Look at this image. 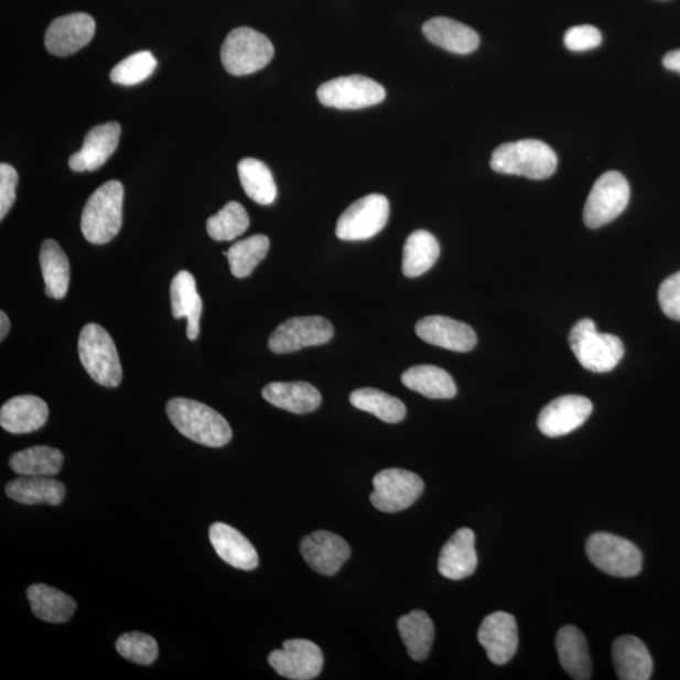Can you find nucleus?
<instances>
[{
    "instance_id": "f257e3e1",
    "label": "nucleus",
    "mask_w": 680,
    "mask_h": 680,
    "mask_svg": "<svg viewBox=\"0 0 680 680\" xmlns=\"http://www.w3.org/2000/svg\"><path fill=\"white\" fill-rule=\"evenodd\" d=\"M166 414L174 428L194 443L223 447L233 439L227 420L205 403L179 397L166 403Z\"/></svg>"
},
{
    "instance_id": "f03ea898",
    "label": "nucleus",
    "mask_w": 680,
    "mask_h": 680,
    "mask_svg": "<svg viewBox=\"0 0 680 680\" xmlns=\"http://www.w3.org/2000/svg\"><path fill=\"white\" fill-rule=\"evenodd\" d=\"M490 166L497 173L542 181L555 172L558 156L543 141L525 139L501 144L494 150Z\"/></svg>"
},
{
    "instance_id": "7ed1b4c3",
    "label": "nucleus",
    "mask_w": 680,
    "mask_h": 680,
    "mask_svg": "<svg viewBox=\"0 0 680 680\" xmlns=\"http://www.w3.org/2000/svg\"><path fill=\"white\" fill-rule=\"evenodd\" d=\"M123 187L119 181H109L97 188L86 202L82 231L94 245H105L120 233L122 225Z\"/></svg>"
},
{
    "instance_id": "20e7f679",
    "label": "nucleus",
    "mask_w": 680,
    "mask_h": 680,
    "mask_svg": "<svg viewBox=\"0 0 680 680\" xmlns=\"http://www.w3.org/2000/svg\"><path fill=\"white\" fill-rule=\"evenodd\" d=\"M570 347L582 367L591 373H611L625 355L624 344L614 334L598 333L591 320H581L570 333Z\"/></svg>"
},
{
    "instance_id": "39448f33",
    "label": "nucleus",
    "mask_w": 680,
    "mask_h": 680,
    "mask_svg": "<svg viewBox=\"0 0 680 680\" xmlns=\"http://www.w3.org/2000/svg\"><path fill=\"white\" fill-rule=\"evenodd\" d=\"M78 356L96 384L108 388L121 384L122 368L117 346L99 324H87L79 333Z\"/></svg>"
},
{
    "instance_id": "423d86ee",
    "label": "nucleus",
    "mask_w": 680,
    "mask_h": 680,
    "mask_svg": "<svg viewBox=\"0 0 680 680\" xmlns=\"http://www.w3.org/2000/svg\"><path fill=\"white\" fill-rule=\"evenodd\" d=\"M271 41L267 35L240 26L229 33L220 48V61L228 74L246 76L267 67L273 57Z\"/></svg>"
},
{
    "instance_id": "0eeeda50",
    "label": "nucleus",
    "mask_w": 680,
    "mask_h": 680,
    "mask_svg": "<svg viewBox=\"0 0 680 680\" xmlns=\"http://www.w3.org/2000/svg\"><path fill=\"white\" fill-rule=\"evenodd\" d=\"M586 552L598 570L615 578L638 576L643 569V554L637 546L611 533H595L586 542Z\"/></svg>"
},
{
    "instance_id": "6e6552de",
    "label": "nucleus",
    "mask_w": 680,
    "mask_h": 680,
    "mask_svg": "<svg viewBox=\"0 0 680 680\" xmlns=\"http://www.w3.org/2000/svg\"><path fill=\"white\" fill-rule=\"evenodd\" d=\"M390 218V202L368 194L353 203L338 219L335 235L343 241H365L382 231Z\"/></svg>"
},
{
    "instance_id": "1a4fd4ad",
    "label": "nucleus",
    "mask_w": 680,
    "mask_h": 680,
    "mask_svg": "<svg viewBox=\"0 0 680 680\" xmlns=\"http://www.w3.org/2000/svg\"><path fill=\"white\" fill-rule=\"evenodd\" d=\"M630 201V185L619 172L600 176L589 194L584 209L587 227L598 228L619 217Z\"/></svg>"
},
{
    "instance_id": "9d476101",
    "label": "nucleus",
    "mask_w": 680,
    "mask_h": 680,
    "mask_svg": "<svg viewBox=\"0 0 680 680\" xmlns=\"http://www.w3.org/2000/svg\"><path fill=\"white\" fill-rule=\"evenodd\" d=\"M317 100L328 108L358 110L382 102L386 90L382 85L361 75L332 79L317 88Z\"/></svg>"
},
{
    "instance_id": "9b49d317",
    "label": "nucleus",
    "mask_w": 680,
    "mask_h": 680,
    "mask_svg": "<svg viewBox=\"0 0 680 680\" xmlns=\"http://www.w3.org/2000/svg\"><path fill=\"white\" fill-rule=\"evenodd\" d=\"M370 501L384 514L408 509L422 496L425 484L418 474L403 469H386L376 474Z\"/></svg>"
},
{
    "instance_id": "f8f14e48",
    "label": "nucleus",
    "mask_w": 680,
    "mask_h": 680,
    "mask_svg": "<svg viewBox=\"0 0 680 680\" xmlns=\"http://www.w3.org/2000/svg\"><path fill=\"white\" fill-rule=\"evenodd\" d=\"M333 335V324L323 316L290 317L271 334L269 348L277 355H288L330 343Z\"/></svg>"
},
{
    "instance_id": "ddd939ff",
    "label": "nucleus",
    "mask_w": 680,
    "mask_h": 680,
    "mask_svg": "<svg viewBox=\"0 0 680 680\" xmlns=\"http://www.w3.org/2000/svg\"><path fill=\"white\" fill-rule=\"evenodd\" d=\"M269 663L281 677L311 680L321 674L324 657L322 649L313 641L291 639L282 644V649L271 652Z\"/></svg>"
},
{
    "instance_id": "4468645a",
    "label": "nucleus",
    "mask_w": 680,
    "mask_h": 680,
    "mask_svg": "<svg viewBox=\"0 0 680 680\" xmlns=\"http://www.w3.org/2000/svg\"><path fill=\"white\" fill-rule=\"evenodd\" d=\"M593 409V403L584 396L559 397L541 411L538 429L549 438L568 435L584 425Z\"/></svg>"
},
{
    "instance_id": "2eb2a0df",
    "label": "nucleus",
    "mask_w": 680,
    "mask_h": 680,
    "mask_svg": "<svg viewBox=\"0 0 680 680\" xmlns=\"http://www.w3.org/2000/svg\"><path fill=\"white\" fill-rule=\"evenodd\" d=\"M96 23L90 14H67L50 24L44 44L52 55L67 57L86 47L94 39Z\"/></svg>"
},
{
    "instance_id": "dca6fc26",
    "label": "nucleus",
    "mask_w": 680,
    "mask_h": 680,
    "mask_svg": "<svg viewBox=\"0 0 680 680\" xmlns=\"http://www.w3.org/2000/svg\"><path fill=\"white\" fill-rule=\"evenodd\" d=\"M309 568L324 576H334L350 559V547L338 535L317 531L303 538L300 544Z\"/></svg>"
},
{
    "instance_id": "f3484780",
    "label": "nucleus",
    "mask_w": 680,
    "mask_h": 680,
    "mask_svg": "<svg viewBox=\"0 0 680 680\" xmlns=\"http://www.w3.org/2000/svg\"><path fill=\"white\" fill-rule=\"evenodd\" d=\"M478 640L492 663L507 665L516 656L519 643L515 616L503 612L488 615L481 625Z\"/></svg>"
},
{
    "instance_id": "a211bd4d",
    "label": "nucleus",
    "mask_w": 680,
    "mask_h": 680,
    "mask_svg": "<svg viewBox=\"0 0 680 680\" xmlns=\"http://www.w3.org/2000/svg\"><path fill=\"white\" fill-rule=\"evenodd\" d=\"M417 334L432 346L458 353L471 352L478 343L471 325L443 315L423 317L417 324Z\"/></svg>"
},
{
    "instance_id": "6ab92c4d",
    "label": "nucleus",
    "mask_w": 680,
    "mask_h": 680,
    "mask_svg": "<svg viewBox=\"0 0 680 680\" xmlns=\"http://www.w3.org/2000/svg\"><path fill=\"white\" fill-rule=\"evenodd\" d=\"M121 128L119 122L102 123L87 132L84 147L69 158L68 165L74 172L99 170L118 149Z\"/></svg>"
},
{
    "instance_id": "aec40b11",
    "label": "nucleus",
    "mask_w": 680,
    "mask_h": 680,
    "mask_svg": "<svg viewBox=\"0 0 680 680\" xmlns=\"http://www.w3.org/2000/svg\"><path fill=\"white\" fill-rule=\"evenodd\" d=\"M478 566L475 551V535L471 528H462L446 542L439 555L440 575L461 581L473 575Z\"/></svg>"
},
{
    "instance_id": "412c9836",
    "label": "nucleus",
    "mask_w": 680,
    "mask_h": 680,
    "mask_svg": "<svg viewBox=\"0 0 680 680\" xmlns=\"http://www.w3.org/2000/svg\"><path fill=\"white\" fill-rule=\"evenodd\" d=\"M48 406L40 397L17 396L2 406L0 425L11 434H31L46 425Z\"/></svg>"
},
{
    "instance_id": "4be33fe9",
    "label": "nucleus",
    "mask_w": 680,
    "mask_h": 680,
    "mask_svg": "<svg viewBox=\"0 0 680 680\" xmlns=\"http://www.w3.org/2000/svg\"><path fill=\"white\" fill-rule=\"evenodd\" d=\"M209 541L219 559L229 566L242 571H252L259 566L258 551L236 528L219 522L212 525Z\"/></svg>"
},
{
    "instance_id": "5701e85b",
    "label": "nucleus",
    "mask_w": 680,
    "mask_h": 680,
    "mask_svg": "<svg viewBox=\"0 0 680 680\" xmlns=\"http://www.w3.org/2000/svg\"><path fill=\"white\" fill-rule=\"evenodd\" d=\"M422 32L436 46L457 55L474 52L481 43L479 34L471 26L446 17L432 18L423 24Z\"/></svg>"
},
{
    "instance_id": "b1692460",
    "label": "nucleus",
    "mask_w": 680,
    "mask_h": 680,
    "mask_svg": "<svg viewBox=\"0 0 680 680\" xmlns=\"http://www.w3.org/2000/svg\"><path fill=\"white\" fill-rule=\"evenodd\" d=\"M172 314L175 320H187V337L196 341L199 335V321L203 311L196 279L188 271L176 273L171 284Z\"/></svg>"
},
{
    "instance_id": "393cba45",
    "label": "nucleus",
    "mask_w": 680,
    "mask_h": 680,
    "mask_svg": "<svg viewBox=\"0 0 680 680\" xmlns=\"http://www.w3.org/2000/svg\"><path fill=\"white\" fill-rule=\"evenodd\" d=\"M263 399L276 408L296 414L315 411L322 403V395L307 382H272L262 390Z\"/></svg>"
},
{
    "instance_id": "a878e982",
    "label": "nucleus",
    "mask_w": 680,
    "mask_h": 680,
    "mask_svg": "<svg viewBox=\"0 0 680 680\" xmlns=\"http://www.w3.org/2000/svg\"><path fill=\"white\" fill-rule=\"evenodd\" d=\"M6 493L9 498L26 506H60L66 497V487L51 476H21L7 484Z\"/></svg>"
},
{
    "instance_id": "bb28decb",
    "label": "nucleus",
    "mask_w": 680,
    "mask_h": 680,
    "mask_svg": "<svg viewBox=\"0 0 680 680\" xmlns=\"http://www.w3.org/2000/svg\"><path fill=\"white\" fill-rule=\"evenodd\" d=\"M613 661L622 680H648L652 674V659L646 644L632 635L615 640Z\"/></svg>"
},
{
    "instance_id": "cd10ccee",
    "label": "nucleus",
    "mask_w": 680,
    "mask_h": 680,
    "mask_svg": "<svg viewBox=\"0 0 680 680\" xmlns=\"http://www.w3.org/2000/svg\"><path fill=\"white\" fill-rule=\"evenodd\" d=\"M561 666L575 680H589L593 676L587 640L576 626H563L555 638Z\"/></svg>"
},
{
    "instance_id": "c85d7f7f",
    "label": "nucleus",
    "mask_w": 680,
    "mask_h": 680,
    "mask_svg": "<svg viewBox=\"0 0 680 680\" xmlns=\"http://www.w3.org/2000/svg\"><path fill=\"white\" fill-rule=\"evenodd\" d=\"M402 384L413 392L432 400H449L457 393L452 376L445 369L431 365L414 366L404 370Z\"/></svg>"
},
{
    "instance_id": "c756f323",
    "label": "nucleus",
    "mask_w": 680,
    "mask_h": 680,
    "mask_svg": "<svg viewBox=\"0 0 680 680\" xmlns=\"http://www.w3.org/2000/svg\"><path fill=\"white\" fill-rule=\"evenodd\" d=\"M31 608L35 617L47 623H66L74 616L77 604L62 591L43 584H35L26 590Z\"/></svg>"
},
{
    "instance_id": "7c9ffc66",
    "label": "nucleus",
    "mask_w": 680,
    "mask_h": 680,
    "mask_svg": "<svg viewBox=\"0 0 680 680\" xmlns=\"http://www.w3.org/2000/svg\"><path fill=\"white\" fill-rule=\"evenodd\" d=\"M41 271L46 295L61 300L67 295L69 285V261L62 247L52 238L44 240L40 252Z\"/></svg>"
},
{
    "instance_id": "2f4dec72",
    "label": "nucleus",
    "mask_w": 680,
    "mask_h": 680,
    "mask_svg": "<svg viewBox=\"0 0 680 680\" xmlns=\"http://www.w3.org/2000/svg\"><path fill=\"white\" fill-rule=\"evenodd\" d=\"M440 256L436 237L425 229L412 233L403 247L402 271L406 278H419L434 267Z\"/></svg>"
},
{
    "instance_id": "473e14b6",
    "label": "nucleus",
    "mask_w": 680,
    "mask_h": 680,
    "mask_svg": "<svg viewBox=\"0 0 680 680\" xmlns=\"http://www.w3.org/2000/svg\"><path fill=\"white\" fill-rule=\"evenodd\" d=\"M397 628L409 656L417 661L427 660L435 639V626L430 616L425 612L414 611L400 617Z\"/></svg>"
},
{
    "instance_id": "72a5a7b5",
    "label": "nucleus",
    "mask_w": 680,
    "mask_h": 680,
    "mask_svg": "<svg viewBox=\"0 0 680 680\" xmlns=\"http://www.w3.org/2000/svg\"><path fill=\"white\" fill-rule=\"evenodd\" d=\"M238 176L247 196L261 206H269L277 199V183L269 166L258 159L245 158L237 166Z\"/></svg>"
},
{
    "instance_id": "f704fd0d",
    "label": "nucleus",
    "mask_w": 680,
    "mask_h": 680,
    "mask_svg": "<svg viewBox=\"0 0 680 680\" xmlns=\"http://www.w3.org/2000/svg\"><path fill=\"white\" fill-rule=\"evenodd\" d=\"M64 454L51 446H33L15 453L9 465L22 476H53L60 473Z\"/></svg>"
},
{
    "instance_id": "c9c22d12",
    "label": "nucleus",
    "mask_w": 680,
    "mask_h": 680,
    "mask_svg": "<svg viewBox=\"0 0 680 680\" xmlns=\"http://www.w3.org/2000/svg\"><path fill=\"white\" fill-rule=\"evenodd\" d=\"M349 401L356 409L375 414L386 423H399L406 418L404 403L384 391L375 388H359L353 391Z\"/></svg>"
},
{
    "instance_id": "e433bc0d",
    "label": "nucleus",
    "mask_w": 680,
    "mask_h": 680,
    "mask_svg": "<svg viewBox=\"0 0 680 680\" xmlns=\"http://www.w3.org/2000/svg\"><path fill=\"white\" fill-rule=\"evenodd\" d=\"M269 249V237L263 235L251 236L229 247L227 260L233 276L237 279L250 277L256 267L267 258Z\"/></svg>"
},
{
    "instance_id": "4c0bfd02",
    "label": "nucleus",
    "mask_w": 680,
    "mask_h": 680,
    "mask_svg": "<svg viewBox=\"0 0 680 680\" xmlns=\"http://www.w3.org/2000/svg\"><path fill=\"white\" fill-rule=\"evenodd\" d=\"M250 217L241 203L229 202L215 216L207 219V233L212 240L233 241L247 231Z\"/></svg>"
},
{
    "instance_id": "58836bf2",
    "label": "nucleus",
    "mask_w": 680,
    "mask_h": 680,
    "mask_svg": "<svg viewBox=\"0 0 680 680\" xmlns=\"http://www.w3.org/2000/svg\"><path fill=\"white\" fill-rule=\"evenodd\" d=\"M156 65L158 62L152 52L141 51L115 66L111 69L110 79L114 84L134 86L152 76Z\"/></svg>"
},
{
    "instance_id": "ea45409f",
    "label": "nucleus",
    "mask_w": 680,
    "mask_h": 680,
    "mask_svg": "<svg viewBox=\"0 0 680 680\" xmlns=\"http://www.w3.org/2000/svg\"><path fill=\"white\" fill-rule=\"evenodd\" d=\"M117 650L122 658L139 666H152L158 659V643L148 634H122L117 641Z\"/></svg>"
},
{
    "instance_id": "a19ab883",
    "label": "nucleus",
    "mask_w": 680,
    "mask_h": 680,
    "mask_svg": "<svg viewBox=\"0 0 680 680\" xmlns=\"http://www.w3.org/2000/svg\"><path fill=\"white\" fill-rule=\"evenodd\" d=\"M603 42V34L594 25L572 26L564 35V44L573 52L594 50Z\"/></svg>"
},
{
    "instance_id": "79ce46f5",
    "label": "nucleus",
    "mask_w": 680,
    "mask_h": 680,
    "mask_svg": "<svg viewBox=\"0 0 680 680\" xmlns=\"http://www.w3.org/2000/svg\"><path fill=\"white\" fill-rule=\"evenodd\" d=\"M658 299L661 311L670 320L680 322V271L661 282Z\"/></svg>"
},
{
    "instance_id": "37998d69",
    "label": "nucleus",
    "mask_w": 680,
    "mask_h": 680,
    "mask_svg": "<svg viewBox=\"0 0 680 680\" xmlns=\"http://www.w3.org/2000/svg\"><path fill=\"white\" fill-rule=\"evenodd\" d=\"M18 173L12 165L0 164V219H4L15 202Z\"/></svg>"
},
{
    "instance_id": "c03bdc74",
    "label": "nucleus",
    "mask_w": 680,
    "mask_h": 680,
    "mask_svg": "<svg viewBox=\"0 0 680 680\" xmlns=\"http://www.w3.org/2000/svg\"><path fill=\"white\" fill-rule=\"evenodd\" d=\"M663 65L667 69L680 74V50L667 53L663 58Z\"/></svg>"
},
{
    "instance_id": "a18cd8bd",
    "label": "nucleus",
    "mask_w": 680,
    "mask_h": 680,
    "mask_svg": "<svg viewBox=\"0 0 680 680\" xmlns=\"http://www.w3.org/2000/svg\"><path fill=\"white\" fill-rule=\"evenodd\" d=\"M9 330H11V322L6 312H0V339L4 341Z\"/></svg>"
}]
</instances>
